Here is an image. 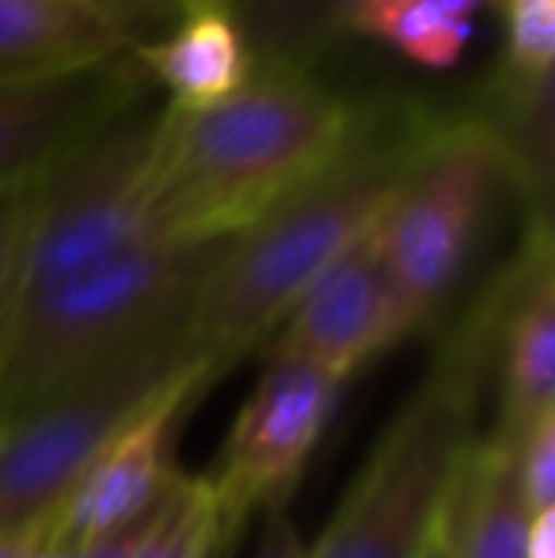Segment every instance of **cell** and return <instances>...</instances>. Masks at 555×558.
Wrapping results in <instances>:
<instances>
[{
    "label": "cell",
    "instance_id": "cell-2",
    "mask_svg": "<svg viewBox=\"0 0 555 558\" xmlns=\"http://www.w3.org/2000/svg\"><path fill=\"white\" fill-rule=\"evenodd\" d=\"M437 125L442 118L408 99L362 107L350 141L316 179L225 243L186 331L225 365L275 335L304 289L377 225Z\"/></svg>",
    "mask_w": 555,
    "mask_h": 558
},
{
    "label": "cell",
    "instance_id": "cell-3",
    "mask_svg": "<svg viewBox=\"0 0 555 558\" xmlns=\"http://www.w3.org/2000/svg\"><path fill=\"white\" fill-rule=\"evenodd\" d=\"M498 324V286L442 345L377 437L309 558H434L475 441Z\"/></svg>",
    "mask_w": 555,
    "mask_h": 558
},
{
    "label": "cell",
    "instance_id": "cell-7",
    "mask_svg": "<svg viewBox=\"0 0 555 558\" xmlns=\"http://www.w3.org/2000/svg\"><path fill=\"white\" fill-rule=\"evenodd\" d=\"M156 133L160 111L134 107L38 183L20 304L160 240L153 221Z\"/></svg>",
    "mask_w": 555,
    "mask_h": 558
},
{
    "label": "cell",
    "instance_id": "cell-22",
    "mask_svg": "<svg viewBox=\"0 0 555 558\" xmlns=\"http://www.w3.org/2000/svg\"><path fill=\"white\" fill-rule=\"evenodd\" d=\"M252 558H309V544L297 532L289 509H270L263 513V532L255 539Z\"/></svg>",
    "mask_w": 555,
    "mask_h": 558
},
{
    "label": "cell",
    "instance_id": "cell-13",
    "mask_svg": "<svg viewBox=\"0 0 555 558\" xmlns=\"http://www.w3.org/2000/svg\"><path fill=\"white\" fill-rule=\"evenodd\" d=\"M145 76L176 111H206L255 76V53L232 8H186L156 43L134 50Z\"/></svg>",
    "mask_w": 555,
    "mask_h": 558
},
{
    "label": "cell",
    "instance_id": "cell-8",
    "mask_svg": "<svg viewBox=\"0 0 555 558\" xmlns=\"http://www.w3.org/2000/svg\"><path fill=\"white\" fill-rule=\"evenodd\" d=\"M339 391L342 380L319 365L281 345L270 350L252 396L232 418L214 471L202 475L225 529H237L252 513L289 509L312 452L324 441Z\"/></svg>",
    "mask_w": 555,
    "mask_h": 558
},
{
    "label": "cell",
    "instance_id": "cell-17",
    "mask_svg": "<svg viewBox=\"0 0 555 558\" xmlns=\"http://www.w3.org/2000/svg\"><path fill=\"white\" fill-rule=\"evenodd\" d=\"M225 532L229 529L206 478L179 471L126 558H209Z\"/></svg>",
    "mask_w": 555,
    "mask_h": 558
},
{
    "label": "cell",
    "instance_id": "cell-23",
    "mask_svg": "<svg viewBox=\"0 0 555 558\" xmlns=\"http://www.w3.org/2000/svg\"><path fill=\"white\" fill-rule=\"evenodd\" d=\"M53 529H58V517H43V521L23 524V529L0 532V558H23L38 547H53Z\"/></svg>",
    "mask_w": 555,
    "mask_h": 558
},
{
    "label": "cell",
    "instance_id": "cell-21",
    "mask_svg": "<svg viewBox=\"0 0 555 558\" xmlns=\"http://www.w3.org/2000/svg\"><path fill=\"white\" fill-rule=\"evenodd\" d=\"M76 4H84L92 15H99L130 50L156 43L179 20V12L168 0H76Z\"/></svg>",
    "mask_w": 555,
    "mask_h": 558
},
{
    "label": "cell",
    "instance_id": "cell-4",
    "mask_svg": "<svg viewBox=\"0 0 555 558\" xmlns=\"http://www.w3.org/2000/svg\"><path fill=\"white\" fill-rule=\"evenodd\" d=\"M225 243L156 240L20 304L0 345V422L183 327Z\"/></svg>",
    "mask_w": 555,
    "mask_h": 558
},
{
    "label": "cell",
    "instance_id": "cell-18",
    "mask_svg": "<svg viewBox=\"0 0 555 558\" xmlns=\"http://www.w3.org/2000/svg\"><path fill=\"white\" fill-rule=\"evenodd\" d=\"M503 4H506L503 76L518 84H552L555 0H503Z\"/></svg>",
    "mask_w": 555,
    "mask_h": 558
},
{
    "label": "cell",
    "instance_id": "cell-5",
    "mask_svg": "<svg viewBox=\"0 0 555 558\" xmlns=\"http://www.w3.org/2000/svg\"><path fill=\"white\" fill-rule=\"evenodd\" d=\"M225 368L183 324L0 422V532L58 517L130 422L186 384H214Z\"/></svg>",
    "mask_w": 555,
    "mask_h": 558
},
{
    "label": "cell",
    "instance_id": "cell-24",
    "mask_svg": "<svg viewBox=\"0 0 555 558\" xmlns=\"http://www.w3.org/2000/svg\"><path fill=\"white\" fill-rule=\"evenodd\" d=\"M526 558H555V506L529 517Z\"/></svg>",
    "mask_w": 555,
    "mask_h": 558
},
{
    "label": "cell",
    "instance_id": "cell-1",
    "mask_svg": "<svg viewBox=\"0 0 555 558\" xmlns=\"http://www.w3.org/2000/svg\"><path fill=\"white\" fill-rule=\"evenodd\" d=\"M358 111L289 58L255 69L237 96L206 111L164 107L153 153L156 235H240L342 153Z\"/></svg>",
    "mask_w": 555,
    "mask_h": 558
},
{
    "label": "cell",
    "instance_id": "cell-26",
    "mask_svg": "<svg viewBox=\"0 0 555 558\" xmlns=\"http://www.w3.org/2000/svg\"><path fill=\"white\" fill-rule=\"evenodd\" d=\"M168 4H171V8H176V12H183V8H179V0H168Z\"/></svg>",
    "mask_w": 555,
    "mask_h": 558
},
{
    "label": "cell",
    "instance_id": "cell-6",
    "mask_svg": "<svg viewBox=\"0 0 555 558\" xmlns=\"http://www.w3.org/2000/svg\"><path fill=\"white\" fill-rule=\"evenodd\" d=\"M510 153L487 118L442 122L373 225V247L419 324L453 293L487 221L491 198L510 179Z\"/></svg>",
    "mask_w": 555,
    "mask_h": 558
},
{
    "label": "cell",
    "instance_id": "cell-15",
    "mask_svg": "<svg viewBox=\"0 0 555 558\" xmlns=\"http://www.w3.org/2000/svg\"><path fill=\"white\" fill-rule=\"evenodd\" d=\"M529 509L514 490L506 448L495 434L480 437L468 456L445 513V558H526Z\"/></svg>",
    "mask_w": 555,
    "mask_h": 558
},
{
    "label": "cell",
    "instance_id": "cell-19",
    "mask_svg": "<svg viewBox=\"0 0 555 558\" xmlns=\"http://www.w3.org/2000/svg\"><path fill=\"white\" fill-rule=\"evenodd\" d=\"M503 441L514 490L529 513L555 506V411L518 429H491Z\"/></svg>",
    "mask_w": 555,
    "mask_h": 558
},
{
    "label": "cell",
    "instance_id": "cell-20",
    "mask_svg": "<svg viewBox=\"0 0 555 558\" xmlns=\"http://www.w3.org/2000/svg\"><path fill=\"white\" fill-rule=\"evenodd\" d=\"M43 183V179H38ZM38 183L0 191V345L12 327V316L20 308V281L23 258H27L31 225H35Z\"/></svg>",
    "mask_w": 555,
    "mask_h": 558
},
{
    "label": "cell",
    "instance_id": "cell-9",
    "mask_svg": "<svg viewBox=\"0 0 555 558\" xmlns=\"http://www.w3.org/2000/svg\"><path fill=\"white\" fill-rule=\"evenodd\" d=\"M419 327V316L396 293L373 247L370 228L304 289L281 319L275 345L347 384L358 368L377 361Z\"/></svg>",
    "mask_w": 555,
    "mask_h": 558
},
{
    "label": "cell",
    "instance_id": "cell-16",
    "mask_svg": "<svg viewBox=\"0 0 555 558\" xmlns=\"http://www.w3.org/2000/svg\"><path fill=\"white\" fill-rule=\"evenodd\" d=\"M480 8L483 0H339V20L422 69H453L472 46Z\"/></svg>",
    "mask_w": 555,
    "mask_h": 558
},
{
    "label": "cell",
    "instance_id": "cell-14",
    "mask_svg": "<svg viewBox=\"0 0 555 558\" xmlns=\"http://www.w3.org/2000/svg\"><path fill=\"white\" fill-rule=\"evenodd\" d=\"M130 53L76 0H0V88L53 81Z\"/></svg>",
    "mask_w": 555,
    "mask_h": 558
},
{
    "label": "cell",
    "instance_id": "cell-11",
    "mask_svg": "<svg viewBox=\"0 0 555 558\" xmlns=\"http://www.w3.org/2000/svg\"><path fill=\"white\" fill-rule=\"evenodd\" d=\"M206 388L209 384H186V388L164 396L96 456V463L84 471V478L73 486L58 513V529H53L58 551H81L96 539H107L145 521L160 506V498L179 475V422L186 418L194 399H202Z\"/></svg>",
    "mask_w": 555,
    "mask_h": 558
},
{
    "label": "cell",
    "instance_id": "cell-25",
    "mask_svg": "<svg viewBox=\"0 0 555 558\" xmlns=\"http://www.w3.org/2000/svg\"><path fill=\"white\" fill-rule=\"evenodd\" d=\"M179 8H232V0H179Z\"/></svg>",
    "mask_w": 555,
    "mask_h": 558
},
{
    "label": "cell",
    "instance_id": "cell-12",
    "mask_svg": "<svg viewBox=\"0 0 555 558\" xmlns=\"http://www.w3.org/2000/svg\"><path fill=\"white\" fill-rule=\"evenodd\" d=\"M495 342L503 368L495 429H518L555 411V274L548 217H536L518 263L498 278Z\"/></svg>",
    "mask_w": 555,
    "mask_h": 558
},
{
    "label": "cell",
    "instance_id": "cell-27",
    "mask_svg": "<svg viewBox=\"0 0 555 558\" xmlns=\"http://www.w3.org/2000/svg\"><path fill=\"white\" fill-rule=\"evenodd\" d=\"M442 536H445V532H442ZM434 558H445V555H442V547H437V555H434Z\"/></svg>",
    "mask_w": 555,
    "mask_h": 558
},
{
    "label": "cell",
    "instance_id": "cell-10",
    "mask_svg": "<svg viewBox=\"0 0 555 558\" xmlns=\"http://www.w3.org/2000/svg\"><path fill=\"white\" fill-rule=\"evenodd\" d=\"M148 84L130 50L81 73L0 88V191L46 179L84 141L141 107Z\"/></svg>",
    "mask_w": 555,
    "mask_h": 558
}]
</instances>
